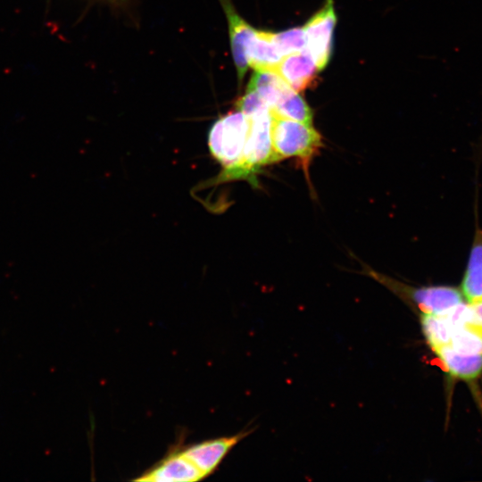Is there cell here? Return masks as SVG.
Returning a JSON list of instances; mask_svg holds the SVG:
<instances>
[{
    "mask_svg": "<svg viewBox=\"0 0 482 482\" xmlns=\"http://www.w3.org/2000/svg\"><path fill=\"white\" fill-rule=\"evenodd\" d=\"M248 118L249 130L242 159L235 167L222 170L217 178L218 182L239 179H254L262 167L276 162L272 146L270 112Z\"/></svg>",
    "mask_w": 482,
    "mask_h": 482,
    "instance_id": "1",
    "label": "cell"
},
{
    "mask_svg": "<svg viewBox=\"0 0 482 482\" xmlns=\"http://www.w3.org/2000/svg\"><path fill=\"white\" fill-rule=\"evenodd\" d=\"M271 137L276 162L295 157L304 169L322 145L321 136L312 124L273 116Z\"/></svg>",
    "mask_w": 482,
    "mask_h": 482,
    "instance_id": "2",
    "label": "cell"
},
{
    "mask_svg": "<svg viewBox=\"0 0 482 482\" xmlns=\"http://www.w3.org/2000/svg\"><path fill=\"white\" fill-rule=\"evenodd\" d=\"M365 272L420 313L442 314L462 302L459 290L451 287H414L370 268Z\"/></svg>",
    "mask_w": 482,
    "mask_h": 482,
    "instance_id": "3",
    "label": "cell"
},
{
    "mask_svg": "<svg viewBox=\"0 0 482 482\" xmlns=\"http://www.w3.org/2000/svg\"><path fill=\"white\" fill-rule=\"evenodd\" d=\"M249 124V118L237 110L220 117L211 128L209 149L223 170L235 167L241 161Z\"/></svg>",
    "mask_w": 482,
    "mask_h": 482,
    "instance_id": "4",
    "label": "cell"
},
{
    "mask_svg": "<svg viewBox=\"0 0 482 482\" xmlns=\"http://www.w3.org/2000/svg\"><path fill=\"white\" fill-rule=\"evenodd\" d=\"M336 23L334 2L326 0L323 6L303 26L306 50L320 71L324 70L330 61Z\"/></svg>",
    "mask_w": 482,
    "mask_h": 482,
    "instance_id": "5",
    "label": "cell"
},
{
    "mask_svg": "<svg viewBox=\"0 0 482 482\" xmlns=\"http://www.w3.org/2000/svg\"><path fill=\"white\" fill-rule=\"evenodd\" d=\"M249 432L243 431L230 436L206 440L180 448L179 451L206 478L214 472L230 450L245 438Z\"/></svg>",
    "mask_w": 482,
    "mask_h": 482,
    "instance_id": "6",
    "label": "cell"
},
{
    "mask_svg": "<svg viewBox=\"0 0 482 482\" xmlns=\"http://www.w3.org/2000/svg\"><path fill=\"white\" fill-rule=\"evenodd\" d=\"M204 475L179 451L168 453L158 463L135 478V481L193 482L204 478Z\"/></svg>",
    "mask_w": 482,
    "mask_h": 482,
    "instance_id": "7",
    "label": "cell"
},
{
    "mask_svg": "<svg viewBox=\"0 0 482 482\" xmlns=\"http://www.w3.org/2000/svg\"><path fill=\"white\" fill-rule=\"evenodd\" d=\"M295 91L312 87L320 70L306 49L285 56L275 71Z\"/></svg>",
    "mask_w": 482,
    "mask_h": 482,
    "instance_id": "8",
    "label": "cell"
},
{
    "mask_svg": "<svg viewBox=\"0 0 482 482\" xmlns=\"http://www.w3.org/2000/svg\"><path fill=\"white\" fill-rule=\"evenodd\" d=\"M228 21L232 55L239 83L248 69L247 50L256 29L245 22L228 0H221Z\"/></svg>",
    "mask_w": 482,
    "mask_h": 482,
    "instance_id": "9",
    "label": "cell"
},
{
    "mask_svg": "<svg viewBox=\"0 0 482 482\" xmlns=\"http://www.w3.org/2000/svg\"><path fill=\"white\" fill-rule=\"evenodd\" d=\"M433 352L436 354L442 369L454 377L473 379L482 372V354L461 353L450 345Z\"/></svg>",
    "mask_w": 482,
    "mask_h": 482,
    "instance_id": "10",
    "label": "cell"
},
{
    "mask_svg": "<svg viewBox=\"0 0 482 482\" xmlns=\"http://www.w3.org/2000/svg\"><path fill=\"white\" fill-rule=\"evenodd\" d=\"M283 58L273 33L256 30L247 50L248 66L255 71H275Z\"/></svg>",
    "mask_w": 482,
    "mask_h": 482,
    "instance_id": "11",
    "label": "cell"
},
{
    "mask_svg": "<svg viewBox=\"0 0 482 482\" xmlns=\"http://www.w3.org/2000/svg\"><path fill=\"white\" fill-rule=\"evenodd\" d=\"M273 117L312 124L313 112L300 93L288 87L270 109Z\"/></svg>",
    "mask_w": 482,
    "mask_h": 482,
    "instance_id": "12",
    "label": "cell"
},
{
    "mask_svg": "<svg viewBox=\"0 0 482 482\" xmlns=\"http://www.w3.org/2000/svg\"><path fill=\"white\" fill-rule=\"evenodd\" d=\"M289 86L274 71H255L247 88L254 90L268 105L270 111Z\"/></svg>",
    "mask_w": 482,
    "mask_h": 482,
    "instance_id": "13",
    "label": "cell"
},
{
    "mask_svg": "<svg viewBox=\"0 0 482 482\" xmlns=\"http://www.w3.org/2000/svg\"><path fill=\"white\" fill-rule=\"evenodd\" d=\"M462 291L470 303L482 298V232L478 233L473 245Z\"/></svg>",
    "mask_w": 482,
    "mask_h": 482,
    "instance_id": "14",
    "label": "cell"
},
{
    "mask_svg": "<svg viewBox=\"0 0 482 482\" xmlns=\"http://www.w3.org/2000/svg\"><path fill=\"white\" fill-rule=\"evenodd\" d=\"M420 325L423 336L432 351L450 345L451 330L440 315L420 313Z\"/></svg>",
    "mask_w": 482,
    "mask_h": 482,
    "instance_id": "15",
    "label": "cell"
},
{
    "mask_svg": "<svg viewBox=\"0 0 482 482\" xmlns=\"http://www.w3.org/2000/svg\"><path fill=\"white\" fill-rule=\"evenodd\" d=\"M273 39L284 57L306 49L303 27H295L278 33H273Z\"/></svg>",
    "mask_w": 482,
    "mask_h": 482,
    "instance_id": "16",
    "label": "cell"
},
{
    "mask_svg": "<svg viewBox=\"0 0 482 482\" xmlns=\"http://www.w3.org/2000/svg\"><path fill=\"white\" fill-rule=\"evenodd\" d=\"M450 345L455 350L472 354H482V335L469 328L451 331Z\"/></svg>",
    "mask_w": 482,
    "mask_h": 482,
    "instance_id": "17",
    "label": "cell"
},
{
    "mask_svg": "<svg viewBox=\"0 0 482 482\" xmlns=\"http://www.w3.org/2000/svg\"><path fill=\"white\" fill-rule=\"evenodd\" d=\"M236 107L246 117L270 112L268 105L262 97L254 90L249 88H246L245 94L237 100Z\"/></svg>",
    "mask_w": 482,
    "mask_h": 482,
    "instance_id": "18",
    "label": "cell"
},
{
    "mask_svg": "<svg viewBox=\"0 0 482 482\" xmlns=\"http://www.w3.org/2000/svg\"><path fill=\"white\" fill-rule=\"evenodd\" d=\"M473 312V320L467 328L482 335V298L470 303Z\"/></svg>",
    "mask_w": 482,
    "mask_h": 482,
    "instance_id": "19",
    "label": "cell"
}]
</instances>
